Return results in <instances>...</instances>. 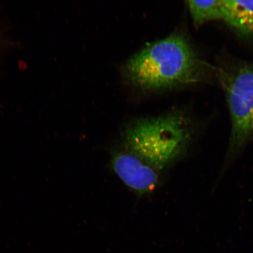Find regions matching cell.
I'll return each instance as SVG.
<instances>
[{"instance_id": "cell-5", "label": "cell", "mask_w": 253, "mask_h": 253, "mask_svg": "<svg viewBox=\"0 0 253 253\" xmlns=\"http://www.w3.org/2000/svg\"><path fill=\"white\" fill-rule=\"evenodd\" d=\"M223 21L237 36L253 42V1H224Z\"/></svg>"}, {"instance_id": "cell-6", "label": "cell", "mask_w": 253, "mask_h": 253, "mask_svg": "<svg viewBox=\"0 0 253 253\" xmlns=\"http://www.w3.org/2000/svg\"><path fill=\"white\" fill-rule=\"evenodd\" d=\"M187 4L193 22L197 27L208 22L223 20L224 1H188Z\"/></svg>"}, {"instance_id": "cell-1", "label": "cell", "mask_w": 253, "mask_h": 253, "mask_svg": "<svg viewBox=\"0 0 253 253\" xmlns=\"http://www.w3.org/2000/svg\"><path fill=\"white\" fill-rule=\"evenodd\" d=\"M218 68L203 61L182 33L148 44L125 65L126 78L145 90H156L206 82Z\"/></svg>"}, {"instance_id": "cell-4", "label": "cell", "mask_w": 253, "mask_h": 253, "mask_svg": "<svg viewBox=\"0 0 253 253\" xmlns=\"http://www.w3.org/2000/svg\"><path fill=\"white\" fill-rule=\"evenodd\" d=\"M112 165L123 183L139 195L153 191L159 183L157 170L128 151L114 154Z\"/></svg>"}, {"instance_id": "cell-2", "label": "cell", "mask_w": 253, "mask_h": 253, "mask_svg": "<svg viewBox=\"0 0 253 253\" xmlns=\"http://www.w3.org/2000/svg\"><path fill=\"white\" fill-rule=\"evenodd\" d=\"M190 117L172 112L157 118L137 120L126 128V149L154 169L173 165L185 156L195 137Z\"/></svg>"}, {"instance_id": "cell-3", "label": "cell", "mask_w": 253, "mask_h": 253, "mask_svg": "<svg viewBox=\"0 0 253 253\" xmlns=\"http://www.w3.org/2000/svg\"><path fill=\"white\" fill-rule=\"evenodd\" d=\"M216 77L225 94L232 126L224 163L226 170L253 141V63L218 68Z\"/></svg>"}]
</instances>
